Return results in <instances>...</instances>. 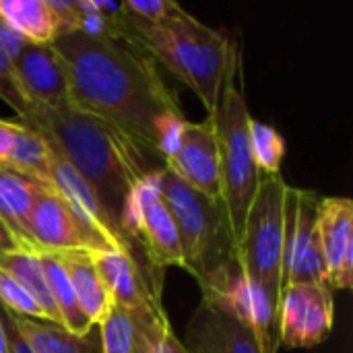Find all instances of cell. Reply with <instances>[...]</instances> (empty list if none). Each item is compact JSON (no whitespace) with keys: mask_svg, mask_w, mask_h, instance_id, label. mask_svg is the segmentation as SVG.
Segmentation results:
<instances>
[{"mask_svg":"<svg viewBox=\"0 0 353 353\" xmlns=\"http://www.w3.org/2000/svg\"><path fill=\"white\" fill-rule=\"evenodd\" d=\"M52 48L64 66L72 108L114 126L163 170L188 120L155 60L126 43L83 33L62 35Z\"/></svg>","mask_w":353,"mask_h":353,"instance_id":"6da1fadb","label":"cell"},{"mask_svg":"<svg viewBox=\"0 0 353 353\" xmlns=\"http://www.w3.org/2000/svg\"><path fill=\"white\" fill-rule=\"evenodd\" d=\"M19 122L37 132L81 174L118 234L128 242L122 228L124 203L132 186L159 168L114 126L72 105L62 110L31 108Z\"/></svg>","mask_w":353,"mask_h":353,"instance_id":"7a4b0ae2","label":"cell"},{"mask_svg":"<svg viewBox=\"0 0 353 353\" xmlns=\"http://www.w3.org/2000/svg\"><path fill=\"white\" fill-rule=\"evenodd\" d=\"M132 23V21H130ZM143 50L188 85L213 116L232 62L240 56L230 37L186 12L180 4L155 25H134Z\"/></svg>","mask_w":353,"mask_h":353,"instance_id":"3957f363","label":"cell"},{"mask_svg":"<svg viewBox=\"0 0 353 353\" xmlns=\"http://www.w3.org/2000/svg\"><path fill=\"white\" fill-rule=\"evenodd\" d=\"M161 194L178 228L184 271L205 290L238 259L225 209L168 170H161Z\"/></svg>","mask_w":353,"mask_h":353,"instance_id":"277c9868","label":"cell"},{"mask_svg":"<svg viewBox=\"0 0 353 353\" xmlns=\"http://www.w3.org/2000/svg\"><path fill=\"white\" fill-rule=\"evenodd\" d=\"M240 81V56L232 62L223 91L219 97V105L213 116L217 145H219V176H221V205L228 215V223L232 236L238 242L242 236V228L246 221V213L256 194L261 172L254 165L250 143H248V122L250 112L244 101Z\"/></svg>","mask_w":353,"mask_h":353,"instance_id":"5b68a950","label":"cell"},{"mask_svg":"<svg viewBox=\"0 0 353 353\" xmlns=\"http://www.w3.org/2000/svg\"><path fill=\"white\" fill-rule=\"evenodd\" d=\"M285 194L288 182L279 174H261L236 250L242 273L259 283L277 302V308L281 296Z\"/></svg>","mask_w":353,"mask_h":353,"instance_id":"8992f818","label":"cell"},{"mask_svg":"<svg viewBox=\"0 0 353 353\" xmlns=\"http://www.w3.org/2000/svg\"><path fill=\"white\" fill-rule=\"evenodd\" d=\"M122 228L153 273L161 277L165 267L184 269L178 228L161 194V170L143 176L132 186L124 203Z\"/></svg>","mask_w":353,"mask_h":353,"instance_id":"52a82bcc","label":"cell"},{"mask_svg":"<svg viewBox=\"0 0 353 353\" xmlns=\"http://www.w3.org/2000/svg\"><path fill=\"white\" fill-rule=\"evenodd\" d=\"M321 199L312 190L288 186L281 290L292 283H327L319 238Z\"/></svg>","mask_w":353,"mask_h":353,"instance_id":"ba28073f","label":"cell"},{"mask_svg":"<svg viewBox=\"0 0 353 353\" xmlns=\"http://www.w3.org/2000/svg\"><path fill=\"white\" fill-rule=\"evenodd\" d=\"M203 292L201 300L215 304L232 314L244 327H248L263 353L279 352V321L277 302L254 281H250L236 259L217 279H213Z\"/></svg>","mask_w":353,"mask_h":353,"instance_id":"9c48e42d","label":"cell"},{"mask_svg":"<svg viewBox=\"0 0 353 353\" xmlns=\"http://www.w3.org/2000/svg\"><path fill=\"white\" fill-rule=\"evenodd\" d=\"M333 290L327 283H292L281 290L279 345L314 347L333 331Z\"/></svg>","mask_w":353,"mask_h":353,"instance_id":"30bf717a","label":"cell"},{"mask_svg":"<svg viewBox=\"0 0 353 353\" xmlns=\"http://www.w3.org/2000/svg\"><path fill=\"white\" fill-rule=\"evenodd\" d=\"M29 240L35 252L48 254L114 248L91 232L54 190H43L33 205L29 217Z\"/></svg>","mask_w":353,"mask_h":353,"instance_id":"8fae6325","label":"cell"},{"mask_svg":"<svg viewBox=\"0 0 353 353\" xmlns=\"http://www.w3.org/2000/svg\"><path fill=\"white\" fill-rule=\"evenodd\" d=\"M110 302L130 312H153L161 308V281L134 256L118 248L89 252Z\"/></svg>","mask_w":353,"mask_h":353,"instance_id":"7c38bea8","label":"cell"},{"mask_svg":"<svg viewBox=\"0 0 353 353\" xmlns=\"http://www.w3.org/2000/svg\"><path fill=\"white\" fill-rule=\"evenodd\" d=\"M163 170L178 176L186 186L211 201H221L219 145L211 118L186 122L176 153L163 163Z\"/></svg>","mask_w":353,"mask_h":353,"instance_id":"4fadbf2b","label":"cell"},{"mask_svg":"<svg viewBox=\"0 0 353 353\" xmlns=\"http://www.w3.org/2000/svg\"><path fill=\"white\" fill-rule=\"evenodd\" d=\"M12 68L31 108L62 110L72 105L64 66L52 46L25 43L12 58Z\"/></svg>","mask_w":353,"mask_h":353,"instance_id":"5bb4252c","label":"cell"},{"mask_svg":"<svg viewBox=\"0 0 353 353\" xmlns=\"http://www.w3.org/2000/svg\"><path fill=\"white\" fill-rule=\"evenodd\" d=\"M319 238L331 290H350L353 283V201L323 196L319 207Z\"/></svg>","mask_w":353,"mask_h":353,"instance_id":"9a60e30c","label":"cell"},{"mask_svg":"<svg viewBox=\"0 0 353 353\" xmlns=\"http://www.w3.org/2000/svg\"><path fill=\"white\" fill-rule=\"evenodd\" d=\"M182 343L190 353H263L248 327L207 300L192 312Z\"/></svg>","mask_w":353,"mask_h":353,"instance_id":"2e32d148","label":"cell"},{"mask_svg":"<svg viewBox=\"0 0 353 353\" xmlns=\"http://www.w3.org/2000/svg\"><path fill=\"white\" fill-rule=\"evenodd\" d=\"M43 190L48 188L0 168V219L27 252H35L29 240V217Z\"/></svg>","mask_w":353,"mask_h":353,"instance_id":"e0dca14e","label":"cell"},{"mask_svg":"<svg viewBox=\"0 0 353 353\" xmlns=\"http://www.w3.org/2000/svg\"><path fill=\"white\" fill-rule=\"evenodd\" d=\"M0 168L10 170L48 190H52V174H50V147L48 143L21 124L14 122V130L8 143V149L4 153V159Z\"/></svg>","mask_w":353,"mask_h":353,"instance_id":"ac0fdd59","label":"cell"},{"mask_svg":"<svg viewBox=\"0 0 353 353\" xmlns=\"http://www.w3.org/2000/svg\"><path fill=\"white\" fill-rule=\"evenodd\" d=\"M56 256L60 259V263L72 283V290H74V296H77V302H79L83 314L95 327L101 321V316L110 304V298H108V292L95 271L91 254L89 252H60Z\"/></svg>","mask_w":353,"mask_h":353,"instance_id":"d6986e66","label":"cell"},{"mask_svg":"<svg viewBox=\"0 0 353 353\" xmlns=\"http://www.w3.org/2000/svg\"><path fill=\"white\" fill-rule=\"evenodd\" d=\"M0 19L27 43L52 46L58 39L56 19L46 0H0Z\"/></svg>","mask_w":353,"mask_h":353,"instance_id":"ffe728a7","label":"cell"},{"mask_svg":"<svg viewBox=\"0 0 353 353\" xmlns=\"http://www.w3.org/2000/svg\"><path fill=\"white\" fill-rule=\"evenodd\" d=\"M0 269H4L33 298V302L41 308L48 323L62 327V321H60L58 308L52 300L50 285H48V279L41 269L37 252H27V250L6 252L0 256Z\"/></svg>","mask_w":353,"mask_h":353,"instance_id":"44dd1931","label":"cell"},{"mask_svg":"<svg viewBox=\"0 0 353 353\" xmlns=\"http://www.w3.org/2000/svg\"><path fill=\"white\" fill-rule=\"evenodd\" d=\"M37 254H39V263H41V269L46 273L48 285H50L52 300H54V304L58 308L62 327L68 333L77 335V337L91 335L93 325L83 314V310H81V306L77 302L72 283H70V279H68L60 259L56 254H48V252H37Z\"/></svg>","mask_w":353,"mask_h":353,"instance_id":"7402d4cb","label":"cell"},{"mask_svg":"<svg viewBox=\"0 0 353 353\" xmlns=\"http://www.w3.org/2000/svg\"><path fill=\"white\" fill-rule=\"evenodd\" d=\"M4 312L17 327V331L23 335V339L29 343L33 353H95V345L91 343L89 335L77 337L60 325L17 316L8 310Z\"/></svg>","mask_w":353,"mask_h":353,"instance_id":"603a6c76","label":"cell"},{"mask_svg":"<svg viewBox=\"0 0 353 353\" xmlns=\"http://www.w3.org/2000/svg\"><path fill=\"white\" fill-rule=\"evenodd\" d=\"M161 310V308H159ZM153 312H130L126 308H120L118 304L110 302L99 325V339H101V353H134L145 323Z\"/></svg>","mask_w":353,"mask_h":353,"instance_id":"cb8c5ba5","label":"cell"},{"mask_svg":"<svg viewBox=\"0 0 353 353\" xmlns=\"http://www.w3.org/2000/svg\"><path fill=\"white\" fill-rule=\"evenodd\" d=\"M248 143L256 170L261 174H279L281 161L285 157V141L277 132V128L250 118Z\"/></svg>","mask_w":353,"mask_h":353,"instance_id":"d4e9b609","label":"cell"},{"mask_svg":"<svg viewBox=\"0 0 353 353\" xmlns=\"http://www.w3.org/2000/svg\"><path fill=\"white\" fill-rule=\"evenodd\" d=\"M0 304L4 310L12 312L17 316L46 321L41 308L33 302V298L4 269H0Z\"/></svg>","mask_w":353,"mask_h":353,"instance_id":"484cf974","label":"cell"},{"mask_svg":"<svg viewBox=\"0 0 353 353\" xmlns=\"http://www.w3.org/2000/svg\"><path fill=\"white\" fill-rule=\"evenodd\" d=\"M147 341H149V353H190L184 347L182 339L174 333L163 310L155 312L149 319Z\"/></svg>","mask_w":353,"mask_h":353,"instance_id":"4316f807","label":"cell"},{"mask_svg":"<svg viewBox=\"0 0 353 353\" xmlns=\"http://www.w3.org/2000/svg\"><path fill=\"white\" fill-rule=\"evenodd\" d=\"M0 99L4 103H8L19 118H23L31 110L29 101L25 99V95L21 91L19 81H17L12 60L8 58V54L2 48H0Z\"/></svg>","mask_w":353,"mask_h":353,"instance_id":"83f0119b","label":"cell"},{"mask_svg":"<svg viewBox=\"0 0 353 353\" xmlns=\"http://www.w3.org/2000/svg\"><path fill=\"white\" fill-rule=\"evenodd\" d=\"M178 2L174 0H122L128 19L134 25H155L161 23Z\"/></svg>","mask_w":353,"mask_h":353,"instance_id":"f1b7e54d","label":"cell"},{"mask_svg":"<svg viewBox=\"0 0 353 353\" xmlns=\"http://www.w3.org/2000/svg\"><path fill=\"white\" fill-rule=\"evenodd\" d=\"M27 41L17 33V31H12L2 19H0V48L8 54V58L12 60L21 50H23V46H25Z\"/></svg>","mask_w":353,"mask_h":353,"instance_id":"f546056e","label":"cell"},{"mask_svg":"<svg viewBox=\"0 0 353 353\" xmlns=\"http://www.w3.org/2000/svg\"><path fill=\"white\" fill-rule=\"evenodd\" d=\"M2 312V319H4V333H6V343H8V353H33V350L29 347V343L23 339V335L17 331V327L10 323V319L6 316L4 310Z\"/></svg>","mask_w":353,"mask_h":353,"instance_id":"4dcf8cb0","label":"cell"},{"mask_svg":"<svg viewBox=\"0 0 353 353\" xmlns=\"http://www.w3.org/2000/svg\"><path fill=\"white\" fill-rule=\"evenodd\" d=\"M12 250H23V248L17 242V238L10 234V230L4 225V221L0 219V256L6 252H12Z\"/></svg>","mask_w":353,"mask_h":353,"instance_id":"1f68e13d","label":"cell"},{"mask_svg":"<svg viewBox=\"0 0 353 353\" xmlns=\"http://www.w3.org/2000/svg\"><path fill=\"white\" fill-rule=\"evenodd\" d=\"M163 310V308H161ZM159 312V310H157ZM153 316V314H151ZM149 316V319H151ZM149 319H147V323H145V329H143V335H141V341H139V345H137V350L134 353H149V341H147V325H149Z\"/></svg>","mask_w":353,"mask_h":353,"instance_id":"d6a6232c","label":"cell"},{"mask_svg":"<svg viewBox=\"0 0 353 353\" xmlns=\"http://www.w3.org/2000/svg\"><path fill=\"white\" fill-rule=\"evenodd\" d=\"M0 353H8V343H6V333H4V319L0 312Z\"/></svg>","mask_w":353,"mask_h":353,"instance_id":"836d02e7","label":"cell"}]
</instances>
